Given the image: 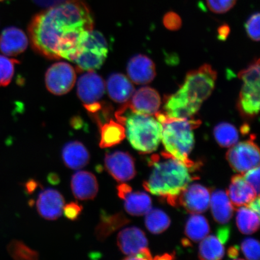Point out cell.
I'll use <instances>...</instances> for the list:
<instances>
[{"label": "cell", "mask_w": 260, "mask_h": 260, "mask_svg": "<svg viewBox=\"0 0 260 260\" xmlns=\"http://www.w3.org/2000/svg\"><path fill=\"white\" fill-rule=\"evenodd\" d=\"M93 26L92 12L84 0H66L35 16L28 31L38 53L50 59L74 61Z\"/></svg>", "instance_id": "1"}, {"label": "cell", "mask_w": 260, "mask_h": 260, "mask_svg": "<svg viewBox=\"0 0 260 260\" xmlns=\"http://www.w3.org/2000/svg\"><path fill=\"white\" fill-rule=\"evenodd\" d=\"M162 157L152 156L151 173L144 186L149 192L167 198L169 203L176 206L182 191L196 178L191 176L190 168L184 162L167 152L162 153Z\"/></svg>", "instance_id": "2"}, {"label": "cell", "mask_w": 260, "mask_h": 260, "mask_svg": "<svg viewBox=\"0 0 260 260\" xmlns=\"http://www.w3.org/2000/svg\"><path fill=\"white\" fill-rule=\"evenodd\" d=\"M115 118L125 125V135L136 150L148 154L157 149L161 141L162 125L155 117L133 111L126 102L116 112Z\"/></svg>", "instance_id": "3"}, {"label": "cell", "mask_w": 260, "mask_h": 260, "mask_svg": "<svg viewBox=\"0 0 260 260\" xmlns=\"http://www.w3.org/2000/svg\"><path fill=\"white\" fill-rule=\"evenodd\" d=\"M155 117L161 123V141L167 153L192 169L194 164L188 156L194 144L193 130L201 121L193 118H170L161 112L156 113Z\"/></svg>", "instance_id": "4"}, {"label": "cell", "mask_w": 260, "mask_h": 260, "mask_svg": "<svg viewBox=\"0 0 260 260\" xmlns=\"http://www.w3.org/2000/svg\"><path fill=\"white\" fill-rule=\"evenodd\" d=\"M259 60L257 59L239 74L243 85L237 107L242 115L246 118H254L259 112Z\"/></svg>", "instance_id": "5"}, {"label": "cell", "mask_w": 260, "mask_h": 260, "mask_svg": "<svg viewBox=\"0 0 260 260\" xmlns=\"http://www.w3.org/2000/svg\"><path fill=\"white\" fill-rule=\"evenodd\" d=\"M217 73L209 64L188 72L180 89L191 102L201 107L212 93Z\"/></svg>", "instance_id": "6"}, {"label": "cell", "mask_w": 260, "mask_h": 260, "mask_svg": "<svg viewBox=\"0 0 260 260\" xmlns=\"http://www.w3.org/2000/svg\"><path fill=\"white\" fill-rule=\"evenodd\" d=\"M108 54V45L101 32L91 31L83 45L82 50L74 60L77 70L93 71L102 66Z\"/></svg>", "instance_id": "7"}, {"label": "cell", "mask_w": 260, "mask_h": 260, "mask_svg": "<svg viewBox=\"0 0 260 260\" xmlns=\"http://www.w3.org/2000/svg\"><path fill=\"white\" fill-rule=\"evenodd\" d=\"M226 160L233 170L240 174L259 167L258 146L252 141L237 143L226 153Z\"/></svg>", "instance_id": "8"}, {"label": "cell", "mask_w": 260, "mask_h": 260, "mask_svg": "<svg viewBox=\"0 0 260 260\" xmlns=\"http://www.w3.org/2000/svg\"><path fill=\"white\" fill-rule=\"evenodd\" d=\"M76 81V73L69 63L58 62L52 65L45 74V84L49 92L63 95L70 92Z\"/></svg>", "instance_id": "9"}, {"label": "cell", "mask_w": 260, "mask_h": 260, "mask_svg": "<svg viewBox=\"0 0 260 260\" xmlns=\"http://www.w3.org/2000/svg\"><path fill=\"white\" fill-rule=\"evenodd\" d=\"M210 196L209 190L202 185L188 184L178 197L177 204L181 205L188 212L202 213L209 209Z\"/></svg>", "instance_id": "10"}, {"label": "cell", "mask_w": 260, "mask_h": 260, "mask_svg": "<svg viewBox=\"0 0 260 260\" xmlns=\"http://www.w3.org/2000/svg\"><path fill=\"white\" fill-rule=\"evenodd\" d=\"M105 164L107 172L116 181H127L135 177L134 159L127 152L115 151L107 154Z\"/></svg>", "instance_id": "11"}, {"label": "cell", "mask_w": 260, "mask_h": 260, "mask_svg": "<svg viewBox=\"0 0 260 260\" xmlns=\"http://www.w3.org/2000/svg\"><path fill=\"white\" fill-rule=\"evenodd\" d=\"M105 81L93 71H87L78 81V96L84 106L99 102L105 94Z\"/></svg>", "instance_id": "12"}, {"label": "cell", "mask_w": 260, "mask_h": 260, "mask_svg": "<svg viewBox=\"0 0 260 260\" xmlns=\"http://www.w3.org/2000/svg\"><path fill=\"white\" fill-rule=\"evenodd\" d=\"M200 107L191 102L179 89L166 99L162 113L170 118L191 119L199 111Z\"/></svg>", "instance_id": "13"}, {"label": "cell", "mask_w": 260, "mask_h": 260, "mask_svg": "<svg viewBox=\"0 0 260 260\" xmlns=\"http://www.w3.org/2000/svg\"><path fill=\"white\" fill-rule=\"evenodd\" d=\"M117 243L121 252L127 257L138 254L148 249V240L145 234L137 227H129L119 232Z\"/></svg>", "instance_id": "14"}, {"label": "cell", "mask_w": 260, "mask_h": 260, "mask_svg": "<svg viewBox=\"0 0 260 260\" xmlns=\"http://www.w3.org/2000/svg\"><path fill=\"white\" fill-rule=\"evenodd\" d=\"M128 104L133 111L152 116L159 112L161 98L154 89L143 87L133 93L131 102Z\"/></svg>", "instance_id": "15"}, {"label": "cell", "mask_w": 260, "mask_h": 260, "mask_svg": "<svg viewBox=\"0 0 260 260\" xmlns=\"http://www.w3.org/2000/svg\"><path fill=\"white\" fill-rule=\"evenodd\" d=\"M64 200L58 191L47 188L39 195L37 207L39 214L44 219L53 220L62 214Z\"/></svg>", "instance_id": "16"}, {"label": "cell", "mask_w": 260, "mask_h": 260, "mask_svg": "<svg viewBox=\"0 0 260 260\" xmlns=\"http://www.w3.org/2000/svg\"><path fill=\"white\" fill-rule=\"evenodd\" d=\"M126 71L129 79L137 84L151 83L156 76L153 61L143 54L136 55L129 60Z\"/></svg>", "instance_id": "17"}, {"label": "cell", "mask_w": 260, "mask_h": 260, "mask_svg": "<svg viewBox=\"0 0 260 260\" xmlns=\"http://www.w3.org/2000/svg\"><path fill=\"white\" fill-rule=\"evenodd\" d=\"M28 45L27 36L20 28H6L0 35V50L6 56H18L25 51Z\"/></svg>", "instance_id": "18"}, {"label": "cell", "mask_w": 260, "mask_h": 260, "mask_svg": "<svg viewBox=\"0 0 260 260\" xmlns=\"http://www.w3.org/2000/svg\"><path fill=\"white\" fill-rule=\"evenodd\" d=\"M71 186L74 197L80 200H93L99 191L96 178L89 172H77L71 179Z\"/></svg>", "instance_id": "19"}, {"label": "cell", "mask_w": 260, "mask_h": 260, "mask_svg": "<svg viewBox=\"0 0 260 260\" xmlns=\"http://www.w3.org/2000/svg\"><path fill=\"white\" fill-rule=\"evenodd\" d=\"M226 193L235 207L247 206L256 197L259 196L247 183L242 174L236 175L232 178Z\"/></svg>", "instance_id": "20"}, {"label": "cell", "mask_w": 260, "mask_h": 260, "mask_svg": "<svg viewBox=\"0 0 260 260\" xmlns=\"http://www.w3.org/2000/svg\"><path fill=\"white\" fill-rule=\"evenodd\" d=\"M107 90L110 99L118 103L128 102L135 91L131 81L119 73L113 74L109 77L107 81Z\"/></svg>", "instance_id": "21"}, {"label": "cell", "mask_w": 260, "mask_h": 260, "mask_svg": "<svg viewBox=\"0 0 260 260\" xmlns=\"http://www.w3.org/2000/svg\"><path fill=\"white\" fill-rule=\"evenodd\" d=\"M210 206L214 220L220 224L229 222L235 209L227 193L221 190L214 191L211 194Z\"/></svg>", "instance_id": "22"}, {"label": "cell", "mask_w": 260, "mask_h": 260, "mask_svg": "<svg viewBox=\"0 0 260 260\" xmlns=\"http://www.w3.org/2000/svg\"><path fill=\"white\" fill-rule=\"evenodd\" d=\"M62 157L64 164L72 170H79L89 164L90 155L88 151L80 142L68 143L63 148Z\"/></svg>", "instance_id": "23"}, {"label": "cell", "mask_w": 260, "mask_h": 260, "mask_svg": "<svg viewBox=\"0 0 260 260\" xmlns=\"http://www.w3.org/2000/svg\"><path fill=\"white\" fill-rule=\"evenodd\" d=\"M101 130L100 147L107 148L118 145L125 138L124 126L118 121L109 120L100 125Z\"/></svg>", "instance_id": "24"}, {"label": "cell", "mask_w": 260, "mask_h": 260, "mask_svg": "<svg viewBox=\"0 0 260 260\" xmlns=\"http://www.w3.org/2000/svg\"><path fill=\"white\" fill-rule=\"evenodd\" d=\"M125 209L130 215H144L152 209V201L149 195L140 191L133 192L132 190L123 198Z\"/></svg>", "instance_id": "25"}, {"label": "cell", "mask_w": 260, "mask_h": 260, "mask_svg": "<svg viewBox=\"0 0 260 260\" xmlns=\"http://www.w3.org/2000/svg\"><path fill=\"white\" fill-rule=\"evenodd\" d=\"M128 222L129 220L121 213L108 215L103 212L100 222L96 228L97 239L103 241L117 230Z\"/></svg>", "instance_id": "26"}, {"label": "cell", "mask_w": 260, "mask_h": 260, "mask_svg": "<svg viewBox=\"0 0 260 260\" xmlns=\"http://www.w3.org/2000/svg\"><path fill=\"white\" fill-rule=\"evenodd\" d=\"M225 255L223 242L218 237L209 236L201 240L199 247V257L201 259H220Z\"/></svg>", "instance_id": "27"}, {"label": "cell", "mask_w": 260, "mask_h": 260, "mask_svg": "<svg viewBox=\"0 0 260 260\" xmlns=\"http://www.w3.org/2000/svg\"><path fill=\"white\" fill-rule=\"evenodd\" d=\"M210 233L208 220L200 214H193L188 218L185 227V234L193 242L201 241Z\"/></svg>", "instance_id": "28"}, {"label": "cell", "mask_w": 260, "mask_h": 260, "mask_svg": "<svg viewBox=\"0 0 260 260\" xmlns=\"http://www.w3.org/2000/svg\"><path fill=\"white\" fill-rule=\"evenodd\" d=\"M259 216L248 206L239 207L237 213L236 223L240 232L245 235H252L256 232L259 225Z\"/></svg>", "instance_id": "29"}, {"label": "cell", "mask_w": 260, "mask_h": 260, "mask_svg": "<svg viewBox=\"0 0 260 260\" xmlns=\"http://www.w3.org/2000/svg\"><path fill=\"white\" fill-rule=\"evenodd\" d=\"M213 134L217 144L222 147H232L238 142V131L235 126L229 123H219L214 128Z\"/></svg>", "instance_id": "30"}, {"label": "cell", "mask_w": 260, "mask_h": 260, "mask_svg": "<svg viewBox=\"0 0 260 260\" xmlns=\"http://www.w3.org/2000/svg\"><path fill=\"white\" fill-rule=\"evenodd\" d=\"M145 215L146 227L155 235L164 232L170 225V217L161 210L151 209Z\"/></svg>", "instance_id": "31"}, {"label": "cell", "mask_w": 260, "mask_h": 260, "mask_svg": "<svg viewBox=\"0 0 260 260\" xmlns=\"http://www.w3.org/2000/svg\"><path fill=\"white\" fill-rule=\"evenodd\" d=\"M8 251L15 259H37L39 253L19 240H13L8 246Z\"/></svg>", "instance_id": "32"}, {"label": "cell", "mask_w": 260, "mask_h": 260, "mask_svg": "<svg viewBox=\"0 0 260 260\" xmlns=\"http://www.w3.org/2000/svg\"><path fill=\"white\" fill-rule=\"evenodd\" d=\"M19 61L0 55V87L11 83L15 73V67Z\"/></svg>", "instance_id": "33"}, {"label": "cell", "mask_w": 260, "mask_h": 260, "mask_svg": "<svg viewBox=\"0 0 260 260\" xmlns=\"http://www.w3.org/2000/svg\"><path fill=\"white\" fill-rule=\"evenodd\" d=\"M241 250L245 258L250 260L259 258V243L258 240L247 238L241 244Z\"/></svg>", "instance_id": "34"}, {"label": "cell", "mask_w": 260, "mask_h": 260, "mask_svg": "<svg viewBox=\"0 0 260 260\" xmlns=\"http://www.w3.org/2000/svg\"><path fill=\"white\" fill-rule=\"evenodd\" d=\"M237 0H206L208 8L214 14H225L235 6Z\"/></svg>", "instance_id": "35"}, {"label": "cell", "mask_w": 260, "mask_h": 260, "mask_svg": "<svg viewBox=\"0 0 260 260\" xmlns=\"http://www.w3.org/2000/svg\"><path fill=\"white\" fill-rule=\"evenodd\" d=\"M245 28L247 34L252 40L259 41V14L255 13L246 21Z\"/></svg>", "instance_id": "36"}, {"label": "cell", "mask_w": 260, "mask_h": 260, "mask_svg": "<svg viewBox=\"0 0 260 260\" xmlns=\"http://www.w3.org/2000/svg\"><path fill=\"white\" fill-rule=\"evenodd\" d=\"M244 179L255 190L256 194L259 193V167L252 169L242 174Z\"/></svg>", "instance_id": "37"}, {"label": "cell", "mask_w": 260, "mask_h": 260, "mask_svg": "<svg viewBox=\"0 0 260 260\" xmlns=\"http://www.w3.org/2000/svg\"><path fill=\"white\" fill-rule=\"evenodd\" d=\"M162 22L165 27L172 31L179 30L182 25L180 16L174 12H170L165 14Z\"/></svg>", "instance_id": "38"}, {"label": "cell", "mask_w": 260, "mask_h": 260, "mask_svg": "<svg viewBox=\"0 0 260 260\" xmlns=\"http://www.w3.org/2000/svg\"><path fill=\"white\" fill-rule=\"evenodd\" d=\"M63 211L68 219L76 220L82 211V207L76 203H70L64 206Z\"/></svg>", "instance_id": "39"}, {"label": "cell", "mask_w": 260, "mask_h": 260, "mask_svg": "<svg viewBox=\"0 0 260 260\" xmlns=\"http://www.w3.org/2000/svg\"><path fill=\"white\" fill-rule=\"evenodd\" d=\"M65 1L66 0H32L36 5L46 8L53 7Z\"/></svg>", "instance_id": "40"}, {"label": "cell", "mask_w": 260, "mask_h": 260, "mask_svg": "<svg viewBox=\"0 0 260 260\" xmlns=\"http://www.w3.org/2000/svg\"><path fill=\"white\" fill-rule=\"evenodd\" d=\"M117 190H118L119 197L121 198V199H123V198L124 197L125 195L129 192V191H131L132 188L129 186V185L122 183L119 184V186L117 187Z\"/></svg>", "instance_id": "41"}, {"label": "cell", "mask_w": 260, "mask_h": 260, "mask_svg": "<svg viewBox=\"0 0 260 260\" xmlns=\"http://www.w3.org/2000/svg\"><path fill=\"white\" fill-rule=\"evenodd\" d=\"M246 206H248L250 209L255 211L259 215V196L256 197L254 199L252 200Z\"/></svg>", "instance_id": "42"}, {"label": "cell", "mask_w": 260, "mask_h": 260, "mask_svg": "<svg viewBox=\"0 0 260 260\" xmlns=\"http://www.w3.org/2000/svg\"><path fill=\"white\" fill-rule=\"evenodd\" d=\"M39 184L38 182L34 180H30L27 182L25 184V189L28 193H31L37 189Z\"/></svg>", "instance_id": "43"}, {"label": "cell", "mask_w": 260, "mask_h": 260, "mask_svg": "<svg viewBox=\"0 0 260 260\" xmlns=\"http://www.w3.org/2000/svg\"><path fill=\"white\" fill-rule=\"evenodd\" d=\"M219 37L220 40H225L230 32V27L227 25H221L219 28Z\"/></svg>", "instance_id": "44"}, {"label": "cell", "mask_w": 260, "mask_h": 260, "mask_svg": "<svg viewBox=\"0 0 260 260\" xmlns=\"http://www.w3.org/2000/svg\"><path fill=\"white\" fill-rule=\"evenodd\" d=\"M48 180L51 184L54 185H56L60 183V178L56 174H51L49 175Z\"/></svg>", "instance_id": "45"}, {"label": "cell", "mask_w": 260, "mask_h": 260, "mask_svg": "<svg viewBox=\"0 0 260 260\" xmlns=\"http://www.w3.org/2000/svg\"><path fill=\"white\" fill-rule=\"evenodd\" d=\"M3 1H5V0H0V2H2Z\"/></svg>", "instance_id": "46"}]
</instances>
